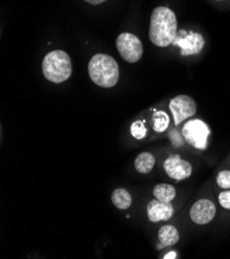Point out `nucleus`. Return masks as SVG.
I'll list each match as a JSON object with an SVG mask.
<instances>
[{"mask_svg": "<svg viewBox=\"0 0 230 259\" xmlns=\"http://www.w3.org/2000/svg\"><path fill=\"white\" fill-rule=\"evenodd\" d=\"M177 33V22L174 13L164 7L156 8L152 13L149 30L150 40L157 47L172 44Z\"/></svg>", "mask_w": 230, "mask_h": 259, "instance_id": "1", "label": "nucleus"}, {"mask_svg": "<svg viewBox=\"0 0 230 259\" xmlns=\"http://www.w3.org/2000/svg\"><path fill=\"white\" fill-rule=\"evenodd\" d=\"M91 80L100 87L112 88L119 81V66L116 60L106 54L94 55L88 65Z\"/></svg>", "mask_w": 230, "mask_h": 259, "instance_id": "2", "label": "nucleus"}, {"mask_svg": "<svg viewBox=\"0 0 230 259\" xmlns=\"http://www.w3.org/2000/svg\"><path fill=\"white\" fill-rule=\"evenodd\" d=\"M41 67L45 79L55 84L62 83L69 79L72 72L70 57L61 50L53 51L45 55Z\"/></svg>", "mask_w": 230, "mask_h": 259, "instance_id": "3", "label": "nucleus"}, {"mask_svg": "<svg viewBox=\"0 0 230 259\" xmlns=\"http://www.w3.org/2000/svg\"><path fill=\"white\" fill-rule=\"evenodd\" d=\"M182 135L185 141L192 147L206 150L208 147V138L211 135V129L208 124L199 119L189 120L182 129Z\"/></svg>", "mask_w": 230, "mask_h": 259, "instance_id": "4", "label": "nucleus"}, {"mask_svg": "<svg viewBox=\"0 0 230 259\" xmlns=\"http://www.w3.org/2000/svg\"><path fill=\"white\" fill-rule=\"evenodd\" d=\"M121 57L129 63L137 62L143 56V45L137 36L131 33H122L116 40Z\"/></svg>", "mask_w": 230, "mask_h": 259, "instance_id": "5", "label": "nucleus"}, {"mask_svg": "<svg viewBox=\"0 0 230 259\" xmlns=\"http://www.w3.org/2000/svg\"><path fill=\"white\" fill-rule=\"evenodd\" d=\"M204 44H206V41H204V38L201 34L186 30L178 31L172 41L173 46L181 49L182 56H190L200 53L204 47Z\"/></svg>", "mask_w": 230, "mask_h": 259, "instance_id": "6", "label": "nucleus"}, {"mask_svg": "<svg viewBox=\"0 0 230 259\" xmlns=\"http://www.w3.org/2000/svg\"><path fill=\"white\" fill-rule=\"evenodd\" d=\"M169 110L172 114L174 125H180L184 120L195 115L197 106L192 97L188 95H178L170 100Z\"/></svg>", "mask_w": 230, "mask_h": 259, "instance_id": "7", "label": "nucleus"}, {"mask_svg": "<svg viewBox=\"0 0 230 259\" xmlns=\"http://www.w3.org/2000/svg\"><path fill=\"white\" fill-rule=\"evenodd\" d=\"M163 168L171 179L176 181L188 179L192 174L190 162L183 160L180 155H170L164 161Z\"/></svg>", "mask_w": 230, "mask_h": 259, "instance_id": "8", "label": "nucleus"}, {"mask_svg": "<svg viewBox=\"0 0 230 259\" xmlns=\"http://www.w3.org/2000/svg\"><path fill=\"white\" fill-rule=\"evenodd\" d=\"M216 215V206L210 199H199L190 210L191 220L199 225L210 223Z\"/></svg>", "mask_w": 230, "mask_h": 259, "instance_id": "9", "label": "nucleus"}, {"mask_svg": "<svg viewBox=\"0 0 230 259\" xmlns=\"http://www.w3.org/2000/svg\"><path fill=\"white\" fill-rule=\"evenodd\" d=\"M147 215L151 222L167 221L173 215V206L171 202L153 199L147 205Z\"/></svg>", "mask_w": 230, "mask_h": 259, "instance_id": "10", "label": "nucleus"}, {"mask_svg": "<svg viewBox=\"0 0 230 259\" xmlns=\"http://www.w3.org/2000/svg\"><path fill=\"white\" fill-rule=\"evenodd\" d=\"M158 239L160 243L159 248L170 247L180 241V235H178V231L174 226L164 225L159 229Z\"/></svg>", "mask_w": 230, "mask_h": 259, "instance_id": "11", "label": "nucleus"}, {"mask_svg": "<svg viewBox=\"0 0 230 259\" xmlns=\"http://www.w3.org/2000/svg\"><path fill=\"white\" fill-rule=\"evenodd\" d=\"M155 166V157L149 152H143L135 158L134 167L141 174H149Z\"/></svg>", "mask_w": 230, "mask_h": 259, "instance_id": "12", "label": "nucleus"}, {"mask_svg": "<svg viewBox=\"0 0 230 259\" xmlns=\"http://www.w3.org/2000/svg\"><path fill=\"white\" fill-rule=\"evenodd\" d=\"M112 201L119 210H127L130 208L132 198L128 191L122 188H118L112 193Z\"/></svg>", "mask_w": 230, "mask_h": 259, "instance_id": "13", "label": "nucleus"}, {"mask_svg": "<svg viewBox=\"0 0 230 259\" xmlns=\"http://www.w3.org/2000/svg\"><path fill=\"white\" fill-rule=\"evenodd\" d=\"M155 198L165 202H171L175 197V189L169 184H158L153 190Z\"/></svg>", "mask_w": 230, "mask_h": 259, "instance_id": "14", "label": "nucleus"}, {"mask_svg": "<svg viewBox=\"0 0 230 259\" xmlns=\"http://www.w3.org/2000/svg\"><path fill=\"white\" fill-rule=\"evenodd\" d=\"M169 125V117L164 111H157L153 115V129L156 133H164Z\"/></svg>", "mask_w": 230, "mask_h": 259, "instance_id": "15", "label": "nucleus"}, {"mask_svg": "<svg viewBox=\"0 0 230 259\" xmlns=\"http://www.w3.org/2000/svg\"><path fill=\"white\" fill-rule=\"evenodd\" d=\"M131 136L136 140H144L147 136V128L145 126V121L137 120L132 123L130 127Z\"/></svg>", "mask_w": 230, "mask_h": 259, "instance_id": "16", "label": "nucleus"}, {"mask_svg": "<svg viewBox=\"0 0 230 259\" xmlns=\"http://www.w3.org/2000/svg\"><path fill=\"white\" fill-rule=\"evenodd\" d=\"M217 183L223 189L230 188V171L229 170H222L219 172L217 177Z\"/></svg>", "mask_w": 230, "mask_h": 259, "instance_id": "17", "label": "nucleus"}, {"mask_svg": "<svg viewBox=\"0 0 230 259\" xmlns=\"http://www.w3.org/2000/svg\"><path fill=\"white\" fill-rule=\"evenodd\" d=\"M168 138H169L171 144L174 147H181V146H183L184 141H185L183 135L178 133L176 129H172V131L168 135Z\"/></svg>", "mask_w": 230, "mask_h": 259, "instance_id": "18", "label": "nucleus"}, {"mask_svg": "<svg viewBox=\"0 0 230 259\" xmlns=\"http://www.w3.org/2000/svg\"><path fill=\"white\" fill-rule=\"evenodd\" d=\"M219 202L222 208L230 210V191L221 192L219 195Z\"/></svg>", "mask_w": 230, "mask_h": 259, "instance_id": "19", "label": "nucleus"}, {"mask_svg": "<svg viewBox=\"0 0 230 259\" xmlns=\"http://www.w3.org/2000/svg\"><path fill=\"white\" fill-rule=\"evenodd\" d=\"M85 2L89 3L90 5H99V4L107 2V0H85Z\"/></svg>", "mask_w": 230, "mask_h": 259, "instance_id": "20", "label": "nucleus"}, {"mask_svg": "<svg viewBox=\"0 0 230 259\" xmlns=\"http://www.w3.org/2000/svg\"><path fill=\"white\" fill-rule=\"evenodd\" d=\"M175 257H176V253H175V252H169V253H167L163 258L167 259V258H175Z\"/></svg>", "mask_w": 230, "mask_h": 259, "instance_id": "21", "label": "nucleus"}]
</instances>
